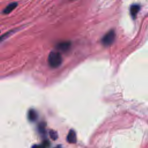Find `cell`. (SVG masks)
Here are the masks:
<instances>
[{"mask_svg":"<svg viewBox=\"0 0 148 148\" xmlns=\"http://www.w3.org/2000/svg\"><path fill=\"white\" fill-rule=\"evenodd\" d=\"M63 62L62 55L57 52H51L48 56V63L50 67L56 68L60 66Z\"/></svg>","mask_w":148,"mask_h":148,"instance_id":"cell-1","label":"cell"},{"mask_svg":"<svg viewBox=\"0 0 148 148\" xmlns=\"http://www.w3.org/2000/svg\"><path fill=\"white\" fill-rule=\"evenodd\" d=\"M116 38V33L112 29L108 31L102 38L101 43L104 46H109L115 41Z\"/></svg>","mask_w":148,"mask_h":148,"instance_id":"cell-2","label":"cell"},{"mask_svg":"<svg viewBox=\"0 0 148 148\" xmlns=\"http://www.w3.org/2000/svg\"><path fill=\"white\" fill-rule=\"evenodd\" d=\"M71 44L68 41H64L58 43L57 45V48L59 50L66 52H67L71 48Z\"/></svg>","mask_w":148,"mask_h":148,"instance_id":"cell-3","label":"cell"},{"mask_svg":"<svg viewBox=\"0 0 148 148\" xmlns=\"http://www.w3.org/2000/svg\"><path fill=\"white\" fill-rule=\"evenodd\" d=\"M38 119V113L34 109H31L28 110V119L31 122H34Z\"/></svg>","mask_w":148,"mask_h":148,"instance_id":"cell-4","label":"cell"},{"mask_svg":"<svg viewBox=\"0 0 148 148\" xmlns=\"http://www.w3.org/2000/svg\"><path fill=\"white\" fill-rule=\"evenodd\" d=\"M140 9H141V7L139 5H138V4H134L131 6L130 14L134 19L136 18L137 14L140 11Z\"/></svg>","mask_w":148,"mask_h":148,"instance_id":"cell-5","label":"cell"},{"mask_svg":"<svg viewBox=\"0 0 148 148\" xmlns=\"http://www.w3.org/2000/svg\"><path fill=\"white\" fill-rule=\"evenodd\" d=\"M67 141L70 143H75L76 142V134L74 130H71L67 137Z\"/></svg>","mask_w":148,"mask_h":148,"instance_id":"cell-6","label":"cell"},{"mask_svg":"<svg viewBox=\"0 0 148 148\" xmlns=\"http://www.w3.org/2000/svg\"><path fill=\"white\" fill-rule=\"evenodd\" d=\"M17 7V3H11L4 9L3 13L5 15H8L11 12H12Z\"/></svg>","mask_w":148,"mask_h":148,"instance_id":"cell-7","label":"cell"},{"mask_svg":"<svg viewBox=\"0 0 148 148\" xmlns=\"http://www.w3.org/2000/svg\"><path fill=\"white\" fill-rule=\"evenodd\" d=\"M49 134H50V138L53 140H56L58 138V135H57V132L54 130H50L49 132Z\"/></svg>","mask_w":148,"mask_h":148,"instance_id":"cell-8","label":"cell"},{"mask_svg":"<svg viewBox=\"0 0 148 148\" xmlns=\"http://www.w3.org/2000/svg\"><path fill=\"white\" fill-rule=\"evenodd\" d=\"M39 131L42 135H43L45 133V124L41 123L39 126Z\"/></svg>","mask_w":148,"mask_h":148,"instance_id":"cell-9","label":"cell"},{"mask_svg":"<svg viewBox=\"0 0 148 148\" xmlns=\"http://www.w3.org/2000/svg\"><path fill=\"white\" fill-rule=\"evenodd\" d=\"M12 33L11 31H9V32H8L7 34H5L2 35L1 37H0V42H1L2 41H3L4 40H5V38L9 37L11 35V34Z\"/></svg>","mask_w":148,"mask_h":148,"instance_id":"cell-10","label":"cell"},{"mask_svg":"<svg viewBox=\"0 0 148 148\" xmlns=\"http://www.w3.org/2000/svg\"><path fill=\"white\" fill-rule=\"evenodd\" d=\"M31 148H46V147L42 144V145H35Z\"/></svg>","mask_w":148,"mask_h":148,"instance_id":"cell-11","label":"cell"},{"mask_svg":"<svg viewBox=\"0 0 148 148\" xmlns=\"http://www.w3.org/2000/svg\"><path fill=\"white\" fill-rule=\"evenodd\" d=\"M56 148H62V147L60 145H58Z\"/></svg>","mask_w":148,"mask_h":148,"instance_id":"cell-12","label":"cell"}]
</instances>
